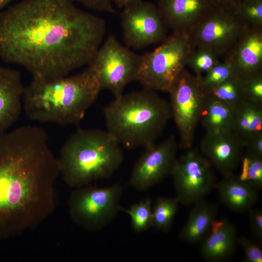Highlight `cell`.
Wrapping results in <instances>:
<instances>
[{"instance_id": "6da1fadb", "label": "cell", "mask_w": 262, "mask_h": 262, "mask_svg": "<svg viewBox=\"0 0 262 262\" xmlns=\"http://www.w3.org/2000/svg\"><path fill=\"white\" fill-rule=\"evenodd\" d=\"M105 31L103 18L71 0H23L0 13V58L33 78L65 77L89 65Z\"/></svg>"}, {"instance_id": "7a4b0ae2", "label": "cell", "mask_w": 262, "mask_h": 262, "mask_svg": "<svg viewBox=\"0 0 262 262\" xmlns=\"http://www.w3.org/2000/svg\"><path fill=\"white\" fill-rule=\"evenodd\" d=\"M58 160L41 127L0 133V242L47 219L56 207Z\"/></svg>"}, {"instance_id": "3957f363", "label": "cell", "mask_w": 262, "mask_h": 262, "mask_svg": "<svg viewBox=\"0 0 262 262\" xmlns=\"http://www.w3.org/2000/svg\"><path fill=\"white\" fill-rule=\"evenodd\" d=\"M95 73L87 67L71 76L33 78L24 88L22 105L27 117L41 123L77 124L101 90Z\"/></svg>"}, {"instance_id": "277c9868", "label": "cell", "mask_w": 262, "mask_h": 262, "mask_svg": "<svg viewBox=\"0 0 262 262\" xmlns=\"http://www.w3.org/2000/svg\"><path fill=\"white\" fill-rule=\"evenodd\" d=\"M103 113L107 131L129 149L155 144L172 117L169 102L145 87L115 97Z\"/></svg>"}, {"instance_id": "5b68a950", "label": "cell", "mask_w": 262, "mask_h": 262, "mask_svg": "<svg viewBox=\"0 0 262 262\" xmlns=\"http://www.w3.org/2000/svg\"><path fill=\"white\" fill-rule=\"evenodd\" d=\"M107 131L79 129L63 145L57 157L60 175L70 187L108 179L121 165L124 155Z\"/></svg>"}, {"instance_id": "8992f818", "label": "cell", "mask_w": 262, "mask_h": 262, "mask_svg": "<svg viewBox=\"0 0 262 262\" xmlns=\"http://www.w3.org/2000/svg\"><path fill=\"white\" fill-rule=\"evenodd\" d=\"M195 49L188 34L173 32L153 51L142 55L136 81L145 88L168 92Z\"/></svg>"}, {"instance_id": "52a82bcc", "label": "cell", "mask_w": 262, "mask_h": 262, "mask_svg": "<svg viewBox=\"0 0 262 262\" xmlns=\"http://www.w3.org/2000/svg\"><path fill=\"white\" fill-rule=\"evenodd\" d=\"M123 191V187L118 184L75 188L68 201L69 216L74 223L87 230H100L113 221L120 211Z\"/></svg>"}, {"instance_id": "ba28073f", "label": "cell", "mask_w": 262, "mask_h": 262, "mask_svg": "<svg viewBox=\"0 0 262 262\" xmlns=\"http://www.w3.org/2000/svg\"><path fill=\"white\" fill-rule=\"evenodd\" d=\"M142 57L111 34L100 45L88 67L96 75L101 89L108 90L115 98L123 94L129 83L136 81Z\"/></svg>"}, {"instance_id": "9c48e42d", "label": "cell", "mask_w": 262, "mask_h": 262, "mask_svg": "<svg viewBox=\"0 0 262 262\" xmlns=\"http://www.w3.org/2000/svg\"><path fill=\"white\" fill-rule=\"evenodd\" d=\"M201 76L192 74L185 68L168 92L172 117L179 133L180 149L192 147L196 129L200 122L207 95L201 83Z\"/></svg>"}, {"instance_id": "30bf717a", "label": "cell", "mask_w": 262, "mask_h": 262, "mask_svg": "<svg viewBox=\"0 0 262 262\" xmlns=\"http://www.w3.org/2000/svg\"><path fill=\"white\" fill-rule=\"evenodd\" d=\"M177 158L171 176L180 203L193 205L203 200L216 185L213 166L200 151L192 147Z\"/></svg>"}, {"instance_id": "8fae6325", "label": "cell", "mask_w": 262, "mask_h": 262, "mask_svg": "<svg viewBox=\"0 0 262 262\" xmlns=\"http://www.w3.org/2000/svg\"><path fill=\"white\" fill-rule=\"evenodd\" d=\"M249 28L234 8H214L188 34L195 48L226 55Z\"/></svg>"}, {"instance_id": "7c38bea8", "label": "cell", "mask_w": 262, "mask_h": 262, "mask_svg": "<svg viewBox=\"0 0 262 262\" xmlns=\"http://www.w3.org/2000/svg\"><path fill=\"white\" fill-rule=\"evenodd\" d=\"M122 9L123 38L128 47L140 49L166 39V26L152 3L139 0Z\"/></svg>"}, {"instance_id": "4fadbf2b", "label": "cell", "mask_w": 262, "mask_h": 262, "mask_svg": "<svg viewBox=\"0 0 262 262\" xmlns=\"http://www.w3.org/2000/svg\"><path fill=\"white\" fill-rule=\"evenodd\" d=\"M179 148L174 135L145 148L134 164L129 184L139 191H145L171 176Z\"/></svg>"}, {"instance_id": "5bb4252c", "label": "cell", "mask_w": 262, "mask_h": 262, "mask_svg": "<svg viewBox=\"0 0 262 262\" xmlns=\"http://www.w3.org/2000/svg\"><path fill=\"white\" fill-rule=\"evenodd\" d=\"M224 56L233 76L243 82L262 74V28H248Z\"/></svg>"}, {"instance_id": "9a60e30c", "label": "cell", "mask_w": 262, "mask_h": 262, "mask_svg": "<svg viewBox=\"0 0 262 262\" xmlns=\"http://www.w3.org/2000/svg\"><path fill=\"white\" fill-rule=\"evenodd\" d=\"M244 147L233 131L206 132L200 143V152L224 177L233 174L240 164Z\"/></svg>"}, {"instance_id": "2e32d148", "label": "cell", "mask_w": 262, "mask_h": 262, "mask_svg": "<svg viewBox=\"0 0 262 262\" xmlns=\"http://www.w3.org/2000/svg\"><path fill=\"white\" fill-rule=\"evenodd\" d=\"M157 7L167 27L187 34L215 8L210 0H159Z\"/></svg>"}, {"instance_id": "e0dca14e", "label": "cell", "mask_w": 262, "mask_h": 262, "mask_svg": "<svg viewBox=\"0 0 262 262\" xmlns=\"http://www.w3.org/2000/svg\"><path fill=\"white\" fill-rule=\"evenodd\" d=\"M24 88L18 71L0 65V133L18 120Z\"/></svg>"}, {"instance_id": "ac0fdd59", "label": "cell", "mask_w": 262, "mask_h": 262, "mask_svg": "<svg viewBox=\"0 0 262 262\" xmlns=\"http://www.w3.org/2000/svg\"><path fill=\"white\" fill-rule=\"evenodd\" d=\"M238 236L234 224L226 218L214 220L200 243V253L205 261L221 262L229 259L235 251Z\"/></svg>"}, {"instance_id": "d6986e66", "label": "cell", "mask_w": 262, "mask_h": 262, "mask_svg": "<svg viewBox=\"0 0 262 262\" xmlns=\"http://www.w3.org/2000/svg\"><path fill=\"white\" fill-rule=\"evenodd\" d=\"M216 187L221 202L236 213L247 212L258 200V190L233 174L224 177Z\"/></svg>"}, {"instance_id": "ffe728a7", "label": "cell", "mask_w": 262, "mask_h": 262, "mask_svg": "<svg viewBox=\"0 0 262 262\" xmlns=\"http://www.w3.org/2000/svg\"><path fill=\"white\" fill-rule=\"evenodd\" d=\"M188 219L179 232V238L190 244L200 243L208 233L213 221L216 219L217 206L204 199L195 204Z\"/></svg>"}, {"instance_id": "44dd1931", "label": "cell", "mask_w": 262, "mask_h": 262, "mask_svg": "<svg viewBox=\"0 0 262 262\" xmlns=\"http://www.w3.org/2000/svg\"><path fill=\"white\" fill-rule=\"evenodd\" d=\"M206 94L200 119L206 132L233 131L234 108L211 95Z\"/></svg>"}, {"instance_id": "7402d4cb", "label": "cell", "mask_w": 262, "mask_h": 262, "mask_svg": "<svg viewBox=\"0 0 262 262\" xmlns=\"http://www.w3.org/2000/svg\"><path fill=\"white\" fill-rule=\"evenodd\" d=\"M233 131L245 147L254 134L262 131V104L245 99L234 108Z\"/></svg>"}, {"instance_id": "603a6c76", "label": "cell", "mask_w": 262, "mask_h": 262, "mask_svg": "<svg viewBox=\"0 0 262 262\" xmlns=\"http://www.w3.org/2000/svg\"><path fill=\"white\" fill-rule=\"evenodd\" d=\"M179 203L176 196L158 197L152 207V227L158 230L168 232L172 226Z\"/></svg>"}, {"instance_id": "cb8c5ba5", "label": "cell", "mask_w": 262, "mask_h": 262, "mask_svg": "<svg viewBox=\"0 0 262 262\" xmlns=\"http://www.w3.org/2000/svg\"><path fill=\"white\" fill-rule=\"evenodd\" d=\"M243 82L234 76L206 91L218 99L234 108L245 99Z\"/></svg>"}, {"instance_id": "d4e9b609", "label": "cell", "mask_w": 262, "mask_h": 262, "mask_svg": "<svg viewBox=\"0 0 262 262\" xmlns=\"http://www.w3.org/2000/svg\"><path fill=\"white\" fill-rule=\"evenodd\" d=\"M241 168L237 177L258 191L262 188V157L248 152L243 155Z\"/></svg>"}, {"instance_id": "484cf974", "label": "cell", "mask_w": 262, "mask_h": 262, "mask_svg": "<svg viewBox=\"0 0 262 262\" xmlns=\"http://www.w3.org/2000/svg\"><path fill=\"white\" fill-rule=\"evenodd\" d=\"M152 203L151 199L146 198L131 205L128 209L121 206L120 211L130 216L135 231L141 232L152 227Z\"/></svg>"}, {"instance_id": "4316f807", "label": "cell", "mask_w": 262, "mask_h": 262, "mask_svg": "<svg viewBox=\"0 0 262 262\" xmlns=\"http://www.w3.org/2000/svg\"><path fill=\"white\" fill-rule=\"evenodd\" d=\"M234 9L248 27L262 28V0L238 1Z\"/></svg>"}, {"instance_id": "83f0119b", "label": "cell", "mask_w": 262, "mask_h": 262, "mask_svg": "<svg viewBox=\"0 0 262 262\" xmlns=\"http://www.w3.org/2000/svg\"><path fill=\"white\" fill-rule=\"evenodd\" d=\"M196 48L189 57L187 66L193 70L195 75L202 76L220 62L219 57L208 49Z\"/></svg>"}, {"instance_id": "f1b7e54d", "label": "cell", "mask_w": 262, "mask_h": 262, "mask_svg": "<svg viewBox=\"0 0 262 262\" xmlns=\"http://www.w3.org/2000/svg\"><path fill=\"white\" fill-rule=\"evenodd\" d=\"M233 76L229 65L225 61L219 62L201 76V83L206 91L216 87Z\"/></svg>"}, {"instance_id": "f546056e", "label": "cell", "mask_w": 262, "mask_h": 262, "mask_svg": "<svg viewBox=\"0 0 262 262\" xmlns=\"http://www.w3.org/2000/svg\"><path fill=\"white\" fill-rule=\"evenodd\" d=\"M238 244L243 248L246 262H262V248L260 244L245 236L238 237Z\"/></svg>"}, {"instance_id": "4dcf8cb0", "label": "cell", "mask_w": 262, "mask_h": 262, "mask_svg": "<svg viewBox=\"0 0 262 262\" xmlns=\"http://www.w3.org/2000/svg\"><path fill=\"white\" fill-rule=\"evenodd\" d=\"M243 90L245 99L262 104V74L244 82Z\"/></svg>"}, {"instance_id": "1f68e13d", "label": "cell", "mask_w": 262, "mask_h": 262, "mask_svg": "<svg viewBox=\"0 0 262 262\" xmlns=\"http://www.w3.org/2000/svg\"><path fill=\"white\" fill-rule=\"evenodd\" d=\"M248 213L249 225L253 235L259 241L262 240V210L250 209Z\"/></svg>"}, {"instance_id": "d6a6232c", "label": "cell", "mask_w": 262, "mask_h": 262, "mask_svg": "<svg viewBox=\"0 0 262 262\" xmlns=\"http://www.w3.org/2000/svg\"><path fill=\"white\" fill-rule=\"evenodd\" d=\"M77 2L85 7L98 12L114 13L115 9L112 4L113 0H71Z\"/></svg>"}, {"instance_id": "836d02e7", "label": "cell", "mask_w": 262, "mask_h": 262, "mask_svg": "<svg viewBox=\"0 0 262 262\" xmlns=\"http://www.w3.org/2000/svg\"><path fill=\"white\" fill-rule=\"evenodd\" d=\"M245 147L247 151L262 157V131L252 136L247 141Z\"/></svg>"}, {"instance_id": "e575fe53", "label": "cell", "mask_w": 262, "mask_h": 262, "mask_svg": "<svg viewBox=\"0 0 262 262\" xmlns=\"http://www.w3.org/2000/svg\"><path fill=\"white\" fill-rule=\"evenodd\" d=\"M215 8L222 9L234 8L238 0H210Z\"/></svg>"}, {"instance_id": "d590c367", "label": "cell", "mask_w": 262, "mask_h": 262, "mask_svg": "<svg viewBox=\"0 0 262 262\" xmlns=\"http://www.w3.org/2000/svg\"><path fill=\"white\" fill-rule=\"evenodd\" d=\"M139 0H113L119 8H123L127 5Z\"/></svg>"}, {"instance_id": "8d00e7d4", "label": "cell", "mask_w": 262, "mask_h": 262, "mask_svg": "<svg viewBox=\"0 0 262 262\" xmlns=\"http://www.w3.org/2000/svg\"><path fill=\"white\" fill-rule=\"evenodd\" d=\"M14 0H0V10L5 7Z\"/></svg>"}, {"instance_id": "74e56055", "label": "cell", "mask_w": 262, "mask_h": 262, "mask_svg": "<svg viewBox=\"0 0 262 262\" xmlns=\"http://www.w3.org/2000/svg\"><path fill=\"white\" fill-rule=\"evenodd\" d=\"M240 0H238V1H240Z\"/></svg>"}]
</instances>
